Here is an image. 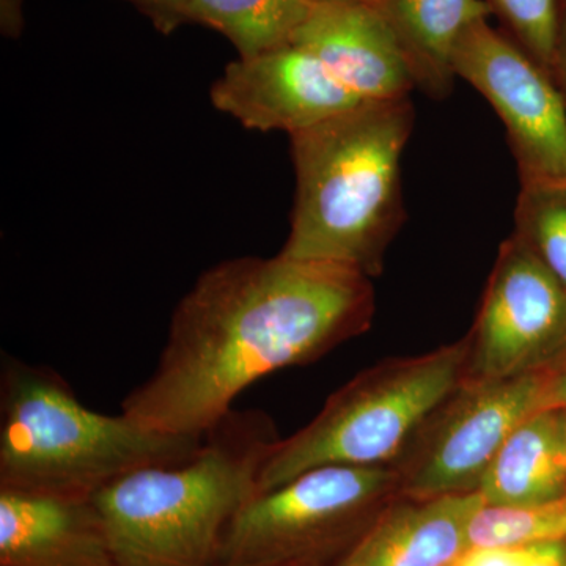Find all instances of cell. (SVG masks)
Instances as JSON below:
<instances>
[{
  "instance_id": "cell-2",
  "label": "cell",
  "mask_w": 566,
  "mask_h": 566,
  "mask_svg": "<svg viewBox=\"0 0 566 566\" xmlns=\"http://www.w3.org/2000/svg\"><path fill=\"white\" fill-rule=\"evenodd\" d=\"M412 126L405 96L357 104L290 136L296 193L279 253L378 277L406 218L401 156Z\"/></svg>"
},
{
  "instance_id": "cell-14",
  "label": "cell",
  "mask_w": 566,
  "mask_h": 566,
  "mask_svg": "<svg viewBox=\"0 0 566 566\" xmlns=\"http://www.w3.org/2000/svg\"><path fill=\"white\" fill-rule=\"evenodd\" d=\"M403 52L415 85L444 99L457 80L458 43L475 22L488 20L485 0H375Z\"/></svg>"
},
{
  "instance_id": "cell-11",
  "label": "cell",
  "mask_w": 566,
  "mask_h": 566,
  "mask_svg": "<svg viewBox=\"0 0 566 566\" xmlns=\"http://www.w3.org/2000/svg\"><path fill=\"white\" fill-rule=\"evenodd\" d=\"M292 44L315 55L360 102L405 98L416 88L392 29L371 3L315 2Z\"/></svg>"
},
{
  "instance_id": "cell-26",
  "label": "cell",
  "mask_w": 566,
  "mask_h": 566,
  "mask_svg": "<svg viewBox=\"0 0 566 566\" xmlns=\"http://www.w3.org/2000/svg\"><path fill=\"white\" fill-rule=\"evenodd\" d=\"M314 2H364L374 6L375 0H314Z\"/></svg>"
},
{
  "instance_id": "cell-23",
  "label": "cell",
  "mask_w": 566,
  "mask_h": 566,
  "mask_svg": "<svg viewBox=\"0 0 566 566\" xmlns=\"http://www.w3.org/2000/svg\"><path fill=\"white\" fill-rule=\"evenodd\" d=\"M546 408L566 409V365L551 376Z\"/></svg>"
},
{
  "instance_id": "cell-19",
  "label": "cell",
  "mask_w": 566,
  "mask_h": 566,
  "mask_svg": "<svg viewBox=\"0 0 566 566\" xmlns=\"http://www.w3.org/2000/svg\"><path fill=\"white\" fill-rule=\"evenodd\" d=\"M524 51L551 74L565 0H485Z\"/></svg>"
},
{
  "instance_id": "cell-13",
  "label": "cell",
  "mask_w": 566,
  "mask_h": 566,
  "mask_svg": "<svg viewBox=\"0 0 566 566\" xmlns=\"http://www.w3.org/2000/svg\"><path fill=\"white\" fill-rule=\"evenodd\" d=\"M0 566H117L92 499L0 490Z\"/></svg>"
},
{
  "instance_id": "cell-16",
  "label": "cell",
  "mask_w": 566,
  "mask_h": 566,
  "mask_svg": "<svg viewBox=\"0 0 566 566\" xmlns=\"http://www.w3.org/2000/svg\"><path fill=\"white\" fill-rule=\"evenodd\" d=\"M314 0H186L181 20L200 22L227 36L241 59L292 44Z\"/></svg>"
},
{
  "instance_id": "cell-25",
  "label": "cell",
  "mask_w": 566,
  "mask_h": 566,
  "mask_svg": "<svg viewBox=\"0 0 566 566\" xmlns=\"http://www.w3.org/2000/svg\"><path fill=\"white\" fill-rule=\"evenodd\" d=\"M562 434H564L565 452H566V409H560Z\"/></svg>"
},
{
  "instance_id": "cell-12",
  "label": "cell",
  "mask_w": 566,
  "mask_h": 566,
  "mask_svg": "<svg viewBox=\"0 0 566 566\" xmlns=\"http://www.w3.org/2000/svg\"><path fill=\"white\" fill-rule=\"evenodd\" d=\"M482 494H397L337 566H457L469 553V528Z\"/></svg>"
},
{
  "instance_id": "cell-7",
  "label": "cell",
  "mask_w": 566,
  "mask_h": 566,
  "mask_svg": "<svg viewBox=\"0 0 566 566\" xmlns=\"http://www.w3.org/2000/svg\"><path fill=\"white\" fill-rule=\"evenodd\" d=\"M551 376L461 381L390 464L398 494L434 497L479 493L506 439L528 417L547 409Z\"/></svg>"
},
{
  "instance_id": "cell-5",
  "label": "cell",
  "mask_w": 566,
  "mask_h": 566,
  "mask_svg": "<svg viewBox=\"0 0 566 566\" xmlns=\"http://www.w3.org/2000/svg\"><path fill=\"white\" fill-rule=\"evenodd\" d=\"M468 346L463 337L434 352L382 360L354 376L311 423L277 442L263 465L259 493L319 465L392 464L463 381Z\"/></svg>"
},
{
  "instance_id": "cell-15",
  "label": "cell",
  "mask_w": 566,
  "mask_h": 566,
  "mask_svg": "<svg viewBox=\"0 0 566 566\" xmlns=\"http://www.w3.org/2000/svg\"><path fill=\"white\" fill-rule=\"evenodd\" d=\"M486 505L517 506L566 494L560 409H543L506 439L479 488Z\"/></svg>"
},
{
  "instance_id": "cell-4",
  "label": "cell",
  "mask_w": 566,
  "mask_h": 566,
  "mask_svg": "<svg viewBox=\"0 0 566 566\" xmlns=\"http://www.w3.org/2000/svg\"><path fill=\"white\" fill-rule=\"evenodd\" d=\"M202 439L92 411L48 365L2 356L0 490L92 499L136 469L192 457Z\"/></svg>"
},
{
  "instance_id": "cell-6",
  "label": "cell",
  "mask_w": 566,
  "mask_h": 566,
  "mask_svg": "<svg viewBox=\"0 0 566 566\" xmlns=\"http://www.w3.org/2000/svg\"><path fill=\"white\" fill-rule=\"evenodd\" d=\"M397 494L390 465L311 469L253 495L227 528L219 564L337 566Z\"/></svg>"
},
{
  "instance_id": "cell-21",
  "label": "cell",
  "mask_w": 566,
  "mask_h": 566,
  "mask_svg": "<svg viewBox=\"0 0 566 566\" xmlns=\"http://www.w3.org/2000/svg\"><path fill=\"white\" fill-rule=\"evenodd\" d=\"M554 82H556L562 102L566 111V0L564 3V13H562L560 29H558V39L556 44V54H554L553 71H551Z\"/></svg>"
},
{
  "instance_id": "cell-22",
  "label": "cell",
  "mask_w": 566,
  "mask_h": 566,
  "mask_svg": "<svg viewBox=\"0 0 566 566\" xmlns=\"http://www.w3.org/2000/svg\"><path fill=\"white\" fill-rule=\"evenodd\" d=\"M140 3L144 9L151 11L161 21L181 20L182 7L186 0H134Z\"/></svg>"
},
{
  "instance_id": "cell-27",
  "label": "cell",
  "mask_w": 566,
  "mask_h": 566,
  "mask_svg": "<svg viewBox=\"0 0 566 566\" xmlns=\"http://www.w3.org/2000/svg\"><path fill=\"white\" fill-rule=\"evenodd\" d=\"M211 566H255V565H240V564H216Z\"/></svg>"
},
{
  "instance_id": "cell-1",
  "label": "cell",
  "mask_w": 566,
  "mask_h": 566,
  "mask_svg": "<svg viewBox=\"0 0 566 566\" xmlns=\"http://www.w3.org/2000/svg\"><path fill=\"white\" fill-rule=\"evenodd\" d=\"M374 316V283L352 268L282 253L214 264L178 303L155 371L126 395L122 415L199 438L253 382L322 359Z\"/></svg>"
},
{
  "instance_id": "cell-20",
  "label": "cell",
  "mask_w": 566,
  "mask_h": 566,
  "mask_svg": "<svg viewBox=\"0 0 566 566\" xmlns=\"http://www.w3.org/2000/svg\"><path fill=\"white\" fill-rule=\"evenodd\" d=\"M457 566H566V539L506 549H474Z\"/></svg>"
},
{
  "instance_id": "cell-9",
  "label": "cell",
  "mask_w": 566,
  "mask_h": 566,
  "mask_svg": "<svg viewBox=\"0 0 566 566\" xmlns=\"http://www.w3.org/2000/svg\"><path fill=\"white\" fill-rule=\"evenodd\" d=\"M453 66L504 123L521 186L566 181V111L553 76L488 20L465 31Z\"/></svg>"
},
{
  "instance_id": "cell-24",
  "label": "cell",
  "mask_w": 566,
  "mask_h": 566,
  "mask_svg": "<svg viewBox=\"0 0 566 566\" xmlns=\"http://www.w3.org/2000/svg\"><path fill=\"white\" fill-rule=\"evenodd\" d=\"M18 13H20V0H2L3 24H18Z\"/></svg>"
},
{
  "instance_id": "cell-10",
  "label": "cell",
  "mask_w": 566,
  "mask_h": 566,
  "mask_svg": "<svg viewBox=\"0 0 566 566\" xmlns=\"http://www.w3.org/2000/svg\"><path fill=\"white\" fill-rule=\"evenodd\" d=\"M210 98L244 128L290 136L364 103L294 44L230 63L212 84Z\"/></svg>"
},
{
  "instance_id": "cell-3",
  "label": "cell",
  "mask_w": 566,
  "mask_h": 566,
  "mask_svg": "<svg viewBox=\"0 0 566 566\" xmlns=\"http://www.w3.org/2000/svg\"><path fill=\"white\" fill-rule=\"evenodd\" d=\"M281 441L259 409L230 411L186 460L136 469L92 497L117 566L219 564L227 528L259 493Z\"/></svg>"
},
{
  "instance_id": "cell-18",
  "label": "cell",
  "mask_w": 566,
  "mask_h": 566,
  "mask_svg": "<svg viewBox=\"0 0 566 566\" xmlns=\"http://www.w3.org/2000/svg\"><path fill=\"white\" fill-rule=\"evenodd\" d=\"M513 233L566 286V181L521 186Z\"/></svg>"
},
{
  "instance_id": "cell-8",
  "label": "cell",
  "mask_w": 566,
  "mask_h": 566,
  "mask_svg": "<svg viewBox=\"0 0 566 566\" xmlns=\"http://www.w3.org/2000/svg\"><path fill=\"white\" fill-rule=\"evenodd\" d=\"M465 337L463 381L554 374L566 365V286L515 233L499 249Z\"/></svg>"
},
{
  "instance_id": "cell-17",
  "label": "cell",
  "mask_w": 566,
  "mask_h": 566,
  "mask_svg": "<svg viewBox=\"0 0 566 566\" xmlns=\"http://www.w3.org/2000/svg\"><path fill=\"white\" fill-rule=\"evenodd\" d=\"M566 539V494L539 504L483 505L469 528L471 551L506 549Z\"/></svg>"
}]
</instances>
